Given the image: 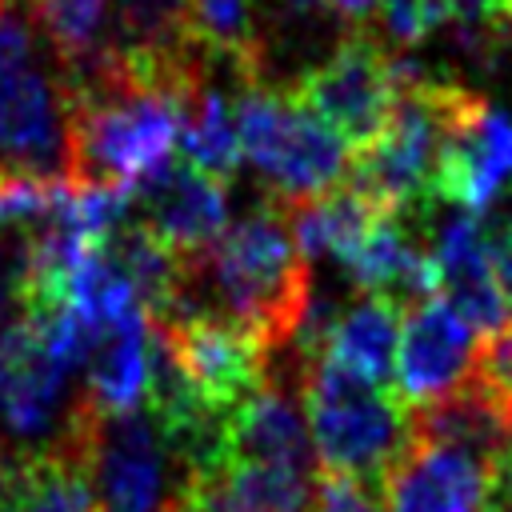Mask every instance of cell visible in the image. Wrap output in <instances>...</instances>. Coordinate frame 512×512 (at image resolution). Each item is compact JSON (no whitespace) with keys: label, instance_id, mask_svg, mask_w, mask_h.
<instances>
[{"label":"cell","instance_id":"4316f807","mask_svg":"<svg viewBox=\"0 0 512 512\" xmlns=\"http://www.w3.org/2000/svg\"><path fill=\"white\" fill-rule=\"evenodd\" d=\"M508 460H512V444H508Z\"/></svg>","mask_w":512,"mask_h":512},{"label":"cell","instance_id":"5b68a950","mask_svg":"<svg viewBox=\"0 0 512 512\" xmlns=\"http://www.w3.org/2000/svg\"><path fill=\"white\" fill-rule=\"evenodd\" d=\"M240 152L268 184L272 200L296 204L340 184L348 172L344 140L312 116L288 88L252 84L236 96Z\"/></svg>","mask_w":512,"mask_h":512},{"label":"cell","instance_id":"9a60e30c","mask_svg":"<svg viewBox=\"0 0 512 512\" xmlns=\"http://www.w3.org/2000/svg\"><path fill=\"white\" fill-rule=\"evenodd\" d=\"M152 396V328L148 312H136L96 336L84 364L80 404L92 416L144 412Z\"/></svg>","mask_w":512,"mask_h":512},{"label":"cell","instance_id":"e0dca14e","mask_svg":"<svg viewBox=\"0 0 512 512\" xmlns=\"http://www.w3.org/2000/svg\"><path fill=\"white\" fill-rule=\"evenodd\" d=\"M316 476L252 460H228L220 472L188 480L180 504L188 512H312Z\"/></svg>","mask_w":512,"mask_h":512},{"label":"cell","instance_id":"603a6c76","mask_svg":"<svg viewBox=\"0 0 512 512\" xmlns=\"http://www.w3.org/2000/svg\"><path fill=\"white\" fill-rule=\"evenodd\" d=\"M316 512H384V496H380V484L340 476V472H320Z\"/></svg>","mask_w":512,"mask_h":512},{"label":"cell","instance_id":"d6986e66","mask_svg":"<svg viewBox=\"0 0 512 512\" xmlns=\"http://www.w3.org/2000/svg\"><path fill=\"white\" fill-rule=\"evenodd\" d=\"M0 512H96L72 444L36 456L0 452Z\"/></svg>","mask_w":512,"mask_h":512},{"label":"cell","instance_id":"cb8c5ba5","mask_svg":"<svg viewBox=\"0 0 512 512\" xmlns=\"http://www.w3.org/2000/svg\"><path fill=\"white\" fill-rule=\"evenodd\" d=\"M492 228V260H496V280H500V292L508 300V312H512V220H496L488 224Z\"/></svg>","mask_w":512,"mask_h":512},{"label":"cell","instance_id":"44dd1931","mask_svg":"<svg viewBox=\"0 0 512 512\" xmlns=\"http://www.w3.org/2000/svg\"><path fill=\"white\" fill-rule=\"evenodd\" d=\"M188 44L200 60L236 72L244 84H260L256 0H192Z\"/></svg>","mask_w":512,"mask_h":512},{"label":"cell","instance_id":"7a4b0ae2","mask_svg":"<svg viewBox=\"0 0 512 512\" xmlns=\"http://www.w3.org/2000/svg\"><path fill=\"white\" fill-rule=\"evenodd\" d=\"M76 88L32 0H0V172L64 180L72 172Z\"/></svg>","mask_w":512,"mask_h":512},{"label":"cell","instance_id":"52a82bcc","mask_svg":"<svg viewBox=\"0 0 512 512\" xmlns=\"http://www.w3.org/2000/svg\"><path fill=\"white\" fill-rule=\"evenodd\" d=\"M68 444L84 468L96 512H160L184 492V472L152 412H80Z\"/></svg>","mask_w":512,"mask_h":512},{"label":"cell","instance_id":"2e32d148","mask_svg":"<svg viewBox=\"0 0 512 512\" xmlns=\"http://www.w3.org/2000/svg\"><path fill=\"white\" fill-rule=\"evenodd\" d=\"M400 328H404V308L400 304H392L388 296L356 292V300L348 308H336V320H332L316 360L352 376V380L392 388Z\"/></svg>","mask_w":512,"mask_h":512},{"label":"cell","instance_id":"8fae6325","mask_svg":"<svg viewBox=\"0 0 512 512\" xmlns=\"http://www.w3.org/2000/svg\"><path fill=\"white\" fill-rule=\"evenodd\" d=\"M496 460L412 436L380 480L384 512H484Z\"/></svg>","mask_w":512,"mask_h":512},{"label":"cell","instance_id":"8992f818","mask_svg":"<svg viewBox=\"0 0 512 512\" xmlns=\"http://www.w3.org/2000/svg\"><path fill=\"white\" fill-rule=\"evenodd\" d=\"M416 68H420L416 60L388 48L364 24V28H348V36L316 68H308L296 84H288V92L312 116H320L356 156L388 128L400 92L416 76Z\"/></svg>","mask_w":512,"mask_h":512},{"label":"cell","instance_id":"277c9868","mask_svg":"<svg viewBox=\"0 0 512 512\" xmlns=\"http://www.w3.org/2000/svg\"><path fill=\"white\" fill-rule=\"evenodd\" d=\"M300 392L320 472L380 484L412 440V408L396 396V388L352 380L316 360L304 368Z\"/></svg>","mask_w":512,"mask_h":512},{"label":"cell","instance_id":"5bb4252c","mask_svg":"<svg viewBox=\"0 0 512 512\" xmlns=\"http://www.w3.org/2000/svg\"><path fill=\"white\" fill-rule=\"evenodd\" d=\"M428 248L440 272V292L444 300L472 324L476 336L496 332L512 320L508 300L496 280V260H492V228L472 216L456 212L428 232Z\"/></svg>","mask_w":512,"mask_h":512},{"label":"cell","instance_id":"4fadbf2b","mask_svg":"<svg viewBox=\"0 0 512 512\" xmlns=\"http://www.w3.org/2000/svg\"><path fill=\"white\" fill-rule=\"evenodd\" d=\"M504 188H512V116L484 104L444 140L432 172V200L480 216Z\"/></svg>","mask_w":512,"mask_h":512},{"label":"cell","instance_id":"ac0fdd59","mask_svg":"<svg viewBox=\"0 0 512 512\" xmlns=\"http://www.w3.org/2000/svg\"><path fill=\"white\" fill-rule=\"evenodd\" d=\"M216 76H236V72L216 68V64L204 60L200 76L192 80V88L184 96L180 148H184V160L188 164H196L200 172H208V176H216V180L228 184L236 176L240 160H244V152H240V128H236V96H240V88H220Z\"/></svg>","mask_w":512,"mask_h":512},{"label":"cell","instance_id":"3957f363","mask_svg":"<svg viewBox=\"0 0 512 512\" xmlns=\"http://www.w3.org/2000/svg\"><path fill=\"white\" fill-rule=\"evenodd\" d=\"M488 100L460 80L428 76L416 68V76L404 84L400 104L388 120V128L352 156L348 184L368 196L380 212L392 216H416L432 200V172L444 140L472 120Z\"/></svg>","mask_w":512,"mask_h":512},{"label":"cell","instance_id":"9c48e42d","mask_svg":"<svg viewBox=\"0 0 512 512\" xmlns=\"http://www.w3.org/2000/svg\"><path fill=\"white\" fill-rule=\"evenodd\" d=\"M132 220L180 260L200 256L228 228V184L188 160H168L132 192Z\"/></svg>","mask_w":512,"mask_h":512},{"label":"cell","instance_id":"484cf974","mask_svg":"<svg viewBox=\"0 0 512 512\" xmlns=\"http://www.w3.org/2000/svg\"><path fill=\"white\" fill-rule=\"evenodd\" d=\"M160 512H188V508H184V504L176 500V504H168V508H160Z\"/></svg>","mask_w":512,"mask_h":512},{"label":"cell","instance_id":"d4e9b609","mask_svg":"<svg viewBox=\"0 0 512 512\" xmlns=\"http://www.w3.org/2000/svg\"><path fill=\"white\" fill-rule=\"evenodd\" d=\"M376 4L380 0H332V8L352 24V28H364V24H372V16H376Z\"/></svg>","mask_w":512,"mask_h":512},{"label":"cell","instance_id":"7402d4cb","mask_svg":"<svg viewBox=\"0 0 512 512\" xmlns=\"http://www.w3.org/2000/svg\"><path fill=\"white\" fill-rule=\"evenodd\" d=\"M188 4L192 0H112L116 48L160 64L196 56L188 44Z\"/></svg>","mask_w":512,"mask_h":512},{"label":"cell","instance_id":"7c38bea8","mask_svg":"<svg viewBox=\"0 0 512 512\" xmlns=\"http://www.w3.org/2000/svg\"><path fill=\"white\" fill-rule=\"evenodd\" d=\"M300 384H304V368L296 360H288V368L280 364L268 368V380L232 416V460L272 464L300 476L320 472Z\"/></svg>","mask_w":512,"mask_h":512},{"label":"cell","instance_id":"30bf717a","mask_svg":"<svg viewBox=\"0 0 512 512\" xmlns=\"http://www.w3.org/2000/svg\"><path fill=\"white\" fill-rule=\"evenodd\" d=\"M472 352H476V332L444 296H428L404 308L396 376H392L396 396L412 412L440 404L468 380Z\"/></svg>","mask_w":512,"mask_h":512},{"label":"cell","instance_id":"6da1fadb","mask_svg":"<svg viewBox=\"0 0 512 512\" xmlns=\"http://www.w3.org/2000/svg\"><path fill=\"white\" fill-rule=\"evenodd\" d=\"M312 296V260L292 236L288 204L264 196L228 224L216 244L184 260L180 300L168 316L212 312L236 320L276 360L292 348Z\"/></svg>","mask_w":512,"mask_h":512},{"label":"cell","instance_id":"ba28073f","mask_svg":"<svg viewBox=\"0 0 512 512\" xmlns=\"http://www.w3.org/2000/svg\"><path fill=\"white\" fill-rule=\"evenodd\" d=\"M152 332L180 380L220 412H236L268 380L272 352L236 320L212 312H180L152 320Z\"/></svg>","mask_w":512,"mask_h":512},{"label":"cell","instance_id":"ffe728a7","mask_svg":"<svg viewBox=\"0 0 512 512\" xmlns=\"http://www.w3.org/2000/svg\"><path fill=\"white\" fill-rule=\"evenodd\" d=\"M392 212H380L368 196H360L348 180L320 192V196H308V200H296L288 204V224H292V236L300 244V252L308 260H320V256H336L340 264L360 248V240Z\"/></svg>","mask_w":512,"mask_h":512}]
</instances>
